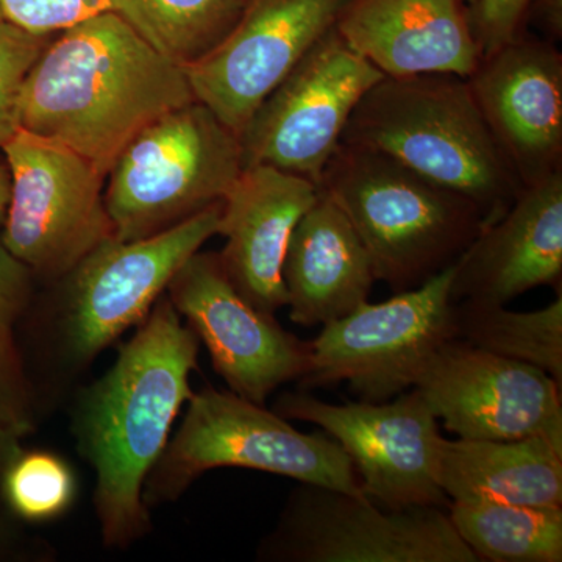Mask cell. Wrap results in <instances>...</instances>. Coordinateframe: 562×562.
I'll list each match as a JSON object with an SVG mask.
<instances>
[{"instance_id":"obj_1","label":"cell","mask_w":562,"mask_h":562,"mask_svg":"<svg viewBox=\"0 0 562 562\" xmlns=\"http://www.w3.org/2000/svg\"><path fill=\"white\" fill-rule=\"evenodd\" d=\"M199 349L201 339L165 292L109 372L77 394L70 428L95 472V516L109 549H128L154 528L144 483L194 394Z\"/></svg>"},{"instance_id":"obj_2","label":"cell","mask_w":562,"mask_h":562,"mask_svg":"<svg viewBox=\"0 0 562 562\" xmlns=\"http://www.w3.org/2000/svg\"><path fill=\"white\" fill-rule=\"evenodd\" d=\"M192 101L180 65L121 14L102 13L55 33L22 87L20 125L109 176L140 131Z\"/></svg>"},{"instance_id":"obj_3","label":"cell","mask_w":562,"mask_h":562,"mask_svg":"<svg viewBox=\"0 0 562 562\" xmlns=\"http://www.w3.org/2000/svg\"><path fill=\"white\" fill-rule=\"evenodd\" d=\"M341 140L383 151L464 195L487 225L524 188L492 136L468 77L457 74L384 76L358 102Z\"/></svg>"},{"instance_id":"obj_4","label":"cell","mask_w":562,"mask_h":562,"mask_svg":"<svg viewBox=\"0 0 562 562\" xmlns=\"http://www.w3.org/2000/svg\"><path fill=\"white\" fill-rule=\"evenodd\" d=\"M317 191L346 214L371 258L373 276L394 294L452 266L487 222L472 201L387 157L339 143Z\"/></svg>"},{"instance_id":"obj_5","label":"cell","mask_w":562,"mask_h":562,"mask_svg":"<svg viewBox=\"0 0 562 562\" xmlns=\"http://www.w3.org/2000/svg\"><path fill=\"white\" fill-rule=\"evenodd\" d=\"M222 202L136 241L110 238L54 281L44 316L54 368L80 375L103 350L139 327L181 265L220 235Z\"/></svg>"},{"instance_id":"obj_6","label":"cell","mask_w":562,"mask_h":562,"mask_svg":"<svg viewBox=\"0 0 562 562\" xmlns=\"http://www.w3.org/2000/svg\"><path fill=\"white\" fill-rule=\"evenodd\" d=\"M250 469L366 497L349 454L327 432L306 435L232 391L192 394L179 431L143 487L147 508L179 501L203 473Z\"/></svg>"},{"instance_id":"obj_7","label":"cell","mask_w":562,"mask_h":562,"mask_svg":"<svg viewBox=\"0 0 562 562\" xmlns=\"http://www.w3.org/2000/svg\"><path fill=\"white\" fill-rule=\"evenodd\" d=\"M238 133L199 101L168 111L124 147L105 181L114 238L136 241L222 202L243 172Z\"/></svg>"},{"instance_id":"obj_8","label":"cell","mask_w":562,"mask_h":562,"mask_svg":"<svg viewBox=\"0 0 562 562\" xmlns=\"http://www.w3.org/2000/svg\"><path fill=\"white\" fill-rule=\"evenodd\" d=\"M454 265L414 290L362 303L324 325L310 341L303 390L347 382L361 401L373 403L413 390L432 355L454 339Z\"/></svg>"},{"instance_id":"obj_9","label":"cell","mask_w":562,"mask_h":562,"mask_svg":"<svg viewBox=\"0 0 562 562\" xmlns=\"http://www.w3.org/2000/svg\"><path fill=\"white\" fill-rule=\"evenodd\" d=\"M2 150L13 173V194L0 241L36 280L52 284L113 238L106 176L65 144L24 128Z\"/></svg>"},{"instance_id":"obj_10","label":"cell","mask_w":562,"mask_h":562,"mask_svg":"<svg viewBox=\"0 0 562 562\" xmlns=\"http://www.w3.org/2000/svg\"><path fill=\"white\" fill-rule=\"evenodd\" d=\"M271 562H480L442 506L392 509L302 483L262 539Z\"/></svg>"},{"instance_id":"obj_11","label":"cell","mask_w":562,"mask_h":562,"mask_svg":"<svg viewBox=\"0 0 562 562\" xmlns=\"http://www.w3.org/2000/svg\"><path fill=\"white\" fill-rule=\"evenodd\" d=\"M383 77L335 25L239 133L244 168L272 166L317 184L358 102Z\"/></svg>"},{"instance_id":"obj_12","label":"cell","mask_w":562,"mask_h":562,"mask_svg":"<svg viewBox=\"0 0 562 562\" xmlns=\"http://www.w3.org/2000/svg\"><path fill=\"white\" fill-rule=\"evenodd\" d=\"M273 412L284 419L310 422L349 454L362 494L386 508L443 506L439 486L442 436L438 417L416 390L394 402L335 405L306 392H284Z\"/></svg>"},{"instance_id":"obj_13","label":"cell","mask_w":562,"mask_h":562,"mask_svg":"<svg viewBox=\"0 0 562 562\" xmlns=\"http://www.w3.org/2000/svg\"><path fill=\"white\" fill-rule=\"evenodd\" d=\"M166 295L205 344L214 371L239 397L266 405L281 384L299 382L308 371L310 342L247 302L216 251L188 258Z\"/></svg>"},{"instance_id":"obj_14","label":"cell","mask_w":562,"mask_h":562,"mask_svg":"<svg viewBox=\"0 0 562 562\" xmlns=\"http://www.w3.org/2000/svg\"><path fill=\"white\" fill-rule=\"evenodd\" d=\"M462 439H549L562 447L561 386L549 373L462 341L443 344L414 384Z\"/></svg>"},{"instance_id":"obj_15","label":"cell","mask_w":562,"mask_h":562,"mask_svg":"<svg viewBox=\"0 0 562 562\" xmlns=\"http://www.w3.org/2000/svg\"><path fill=\"white\" fill-rule=\"evenodd\" d=\"M349 0H249L224 40L184 66L195 101L243 132L262 101L335 27Z\"/></svg>"},{"instance_id":"obj_16","label":"cell","mask_w":562,"mask_h":562,"mask_svg":"<svg viewBox=\"0 0 562 562\" xmlns=\"http://www.w3.org/2000/svg\"><path fill=\"white\" fill-rule=\"evenodd\" d=\"M476 105L524 187L562 171V55L520 33L468 77Z\"/></svg>"},{"instance_id":"obj_17","label":"cell","mask_w":562,"mask_h":562,"mask_svg":"<svg viewBox=\"0 0 562 562\" xmlns=\"http://www.w3.org/2000/svg\"><path fill=\"white\" fill-rule=\"evenodd\" d=\"M562 279V171L524 187L454 265L450 299L506 305Z\"/></svg>"},{"instance_id":"obj_18","label":"cell","mask_w":562,"mask_h":562,"mask_svg":"<svg viewBox=\"0 0 562 562\" xmlns=\"http://www.w3.org/2000/svg\"><path fill=\"white\" fill-rule=\"evenodd\" d=\"M317 195L313 181L257 165L244 168L222 199V266L236 291L262 313L273 316L288 305L284 255Z\"/></svg>"},{"instance_id":"obj_19","label":"cell","mask_w":562,"mask_h":562,"mask_svg":"<svg viewBox=\"0 0 562 562\" xmlns=\"http://www.w3.org/2000/svg\"><path fill=\"white\" fill-rule=\"evenodd\" d=\"M336 29L386 77H469L482 58L464 0H349Z\"/></svg>"},{"instance_id":"obj_20","label":"cell","mask_w":562,"mask_h":562,"mask_svg":"<svg viewBox=\"0 0 562 562\" xmlns=\"http://www.w3.org/2000/svg\"><path fill=\"white\" fill-rule=\"evenodd\" d=\"M290 319L317 327L341 319L369 301L371 258L346 214L317 195L292 232L283 262Z\"/></svg>"},{"instance_id":"obj_21","label":"cell","mask_w":562,"mask_h":562,"mask_svg":"<svg viewBox=\"0 0 562 562\" xmlns=\"http://www.w3.org/2000/svg\"><path fill=\"white\" fill-rule=\"evenodd\" d=\"M439 486L452 502L562 508V447L546 438L443 439Z\"/></svg>"},{"instance_id":"obj_22","label":"cell","mask_w":562,"mask_h":562,"mask_svg":"<svg viewBox=\"0 0 562 562\" xmlns=\"http://www.w3.org/2000/svg\"><path fill=\"white\" fill-rule=\"evenodd\" d=\"M449 517L480 561H562V508L452 502Z\"/></svg>"},{"instance_id":"obj_23","label":"cell","mask_w":562,"mask_h":562,"mask_svg":"<svg viewBox=\"0 0 562 562\" xmlns=\"http://www.w3.org/2000/svg\"><path fill=\"white\" fill-rule=\"evenodd\" d=\"M454 339L508 360L535 366L562 387V295L536 312L505 305L453 303Z\"/></svg>"},{"instance_id":"obj_24","label":"cell","mask_w":562,"mask_h":562,"mask_svg":"<svg viewBox=\"0 0 562 562\" xmlns=\"http://www.w3.org/2000/svg\"><path fill=\"white\" fill-rule=\"evenodd\" d=\"M249 0H128L127 20L181 68L232 31Z\"/></svg>"},{"instance_id":"obj_25","label":"cell","mask_w":562,"mask_h":562,"mask_svg":"<svg viewBox=\"0 0 562 562\" xmlns=\"http://www.w3.org/2000/svg\"><path fill=\"white\" fill-rule=\"evenodd\" d=\"M0 494L11 513L25 522H50L76 501V473L60 454L22 449L3 473Z\"/></svg>"},{"instance_id":"obj_26","label":"cell","mask_w":562,"mask_h":562,"mask_svg":"<svg viewBox=\"0 0 562 562\" xmlns=\"http://www.w3.org/2000/svg\"><path fill=\"white\" fill-rule=\"evenodd\" d=\"M54 36L55 33L38 35L9 21L0 22V149L21 128L22 87Z\"/></svg>"},{"instance_id":"obj_27","label":"cell","mask_w":562,"mask_h":562,"mask_svg":"<svg viewBox=\"0 0 562 562\" xmlns=\"http://www.w3.org/2000/svg\"><path fill=\"white\" fill-rule=\"evenodd\" d=\"M3 20L38 35H50L102 13L127 18L128 0H0Z\"/></svg>"},{"instance_id":"obj_28","label":"cell","mask_w":562,"mask_h":562,"mask_svg":"<svg viewBox=\"0 0 562 562\" xmlns=\"http://www.w3.org/2000/svg\"><path fill=\"white\" fill-rule=\"evenodd\" d=\"M36 425V394L14 330L0 328V428L31 435Z\"/></svg>"},{"instance_id":"obj_29","label":"cell","mask_w":562,"mask_h":562,"mask_svg":"<svg viewBox=\"0 0 562 562\" xmlns=\"http://www.w3.org/2000/svg\"><path fill=\"white\" fill-rule=\"evenodd\" d=\"M530 3L531 0H475L469 5V22L482 57L525 32Z\"/></svg>"},{"instance_id":"obj_30","label":"cell","mask_w":562,"mask_h":562,"mask_svg":"<svg viewBox=\"0 0 562 562\" xmlns=\"http://www.w3.org/2000/svg\"><path fill=\"white\" fill-rule=\"evenodd\" d=\"M35 273L0 241V328H11L31 310Z\"/></svg>"},{"instance_id":"obj_31","label":"cell","mask_w":562,"mask_h":562,"mask_svg":"<svg viewBox=\"0 0 562 562\" xmlns=\"http://www.w3.org/2000/svg\"><path fill=\"white\" fill-rule=\"evenodd\" d=\"M528 21L541 29L546 35L543 40L557 44L562 36V0H531L525 24Z\"/></svg>"},{"instance_id":"obj_32","label":"cell","mask_w":562,"mask_h":562,"mask_svg":"<svg viewBox=\"0 0 562 562\" xmlns=\"http://www.w3.org/2000/svg\"><path fill=\"white\" fill-rule=\"evenodd\" d=\"M11 194H13V173L5 154L0 149V232L9 216Z\"/></svg>"},{"instance_id":"obj_33","label":"cell","mask_w":562,"mask_h":562,"mask_svg":"<svg viewBox=\"0 0 562 562\" xmlns=\"http://www.w3.org/2000/svg\"><path fill=\"white\" fill-rule=\"evenodd\" d=\"M21 439V436H18L16 432L0 428V483H2L3 473H5L10 462L24 449Z\"/></svg>"},{"instance_id":"obj_34","label":"cell","mask_w":562,"mask_h":562,"mask_svg":"<svg viewBox=\"0 0 562 562\" xmlns=\"http://www.w3.org/2000/svg\"><path fill=\"white\" fill-rule=\"evenodd\" d=\"M11 547V541L9 535H7L5 530L0 528V557H3L7 552H9Z\"/></svg>"},{"instance_id":"obj_35","label":"cell","mask_w":562,"mask_h":562,"mask_svg":"<svg viewBox=\"0 0 562 562\" xmlns=\"http://www.w3.org/2000/svg\"><path fill=\"white\" fill-rule=\"evenodd\" d=\"M465 2V5H472L473 2H475V0H464Z\"/></svg>"},{"instance_id":"obj_36","label":"cell","mask_w":562,"mask_h":562,"mask_svg":"<svg viewBox=\"0 0 562 562\" xmlns=\"http://www.w3.org/2000/svg\"><path fill=\"white\" fill-rule=\"evenodd\" d=\"M2 21H5V20H3L2 9H0V22H2Z\"/></svg>"}]
</instances>
